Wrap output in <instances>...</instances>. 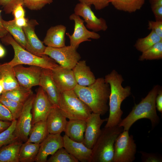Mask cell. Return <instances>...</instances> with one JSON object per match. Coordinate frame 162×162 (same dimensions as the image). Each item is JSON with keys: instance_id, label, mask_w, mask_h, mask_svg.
I'll return each instance as SVG.
<instances>
[{"instance_id": "6da1fadb", "label": "cell", "mask_w": 162, "mask_h": 162, "mask_svg": "<svg viewBox=\"0 0 162 162\" xmlns=\"http://www.w3.org/2000/svg\"><path fill=\"white\" fill-rule=\"evenodd\" d=\"M73 90L92 112L104 115L108 110L107 103L110 89L109 84L104 78L96 79L94 83L88 86L77 84Z\"/></svg>"}, {"instance_id": "7a4b0ae2", "label": "cell", "mask_w": 162, "mask_h": 162, "mask_svg": "<svg viewBox=\"0 0 162 162\" xmlns=\"http://www.w3.org/2000/svg\"><path fill=\"white\" fill-rule=\"evenodd\" d=\"M105 82L110 85V92L109 98V115L105 127L118 125L122 120L123 112L121 109L122 102L131 94L130 86L123 87L124 80L122 75L115 70L106 75Z\"/></svg>"}, {"instance_id": "3957f363", "label": "cell", "mask_w": 162, "mask_h": 162, "mask_svg": "<svg viewBox=\"0 0 162 162\" xmlns=\"http://www.w3.org/2000/svg\"><path fill=\"white\" fill-rule=\"evenodd\" d=\"M160 87L154 86L144 98L137 104H135L131 111L118 124L123 128V130L129 131L136 121L142 118H147L151 121L154 128L159 123L160 118L157 115L156 107V99Z\"/></svg>"}, {"instance_id": "277c9868", "label": "cell", "mask_w": 162, "mask_h": 162, "mask_svg": "<svg viewBox=\"0 0 162 162\" xmlns=\"http://www.w3.org/2000/svg\"><path fill=\"white\" fill-rule=\"evenodd\" d=\"M1 39L3 44L11 45L14 50V58L7 62L13 67L17 65L24 64L52 70L58 65L54 60L47 55L39 57L26 50L15 41L9 33Z\"/></svg>"}, {"instance_id": "5b68a950", "label": "cell", "mask_w": 162, "mask_h": 162, "mask_svg": "<svg viewBox=\"0 0 162 162\" xmlns=\"http://www.w3.org/2000/svg\"><path fill=\"white\" fill-rule=\"evenodd\" d=\"M123 131V128L118 125L102 129L92 149L91 162H113L115 142Z\"/></svg>"}, {"instance_id": "8992f818", "label": "cell", "mask_w": 162, "mask_h": 162, "mask_svg": "<svg viewBox=\"0 0 162 162\" xmlns=\"http://www.w3.org/2000/svg\"><path fill=\"white\" fill-rule=\"evenodd\" d=\"M58 106L63 115L69 120L86 121L92 112L73 90L61 92Z\"/></svg>"}, {"instance_id": "52a82bcc", "label": "cell", "mask_w": 162, "mask_h": 162, "mask_svg": "<svg viewBox=\"0 0 162 162\" xmlns=\"http://www.w3.org/2000/svg\"><path fill=\"white\" fill-rule=\"evenodd\" d=\"M113 162H132L135 159L136 146L132 135L123 131L117 136L114 144Z\"/></svg>"}, {"instance_id": "ba28073f", "label": "cell", "mask_w": 162, "mask_h": 162, "mask_svg": "<svg viewBox=\"0 0 162 162\" xmlns=\"http://www.w3.org/2000/svg\"><path fill=\"white\" fill-rule=\"evenodd\" d=\"M76 50L70 45L60 48L46 46L44 54L50 57L61 66L72 70L81 58Z\"/></svg>"}, {"instance_id": "9c48e42d", "label": "cell", "mask_w": 162, "mask_h": 162, "mask_svg": "<svg viewBox=\"0 0 162 162\" xmlns=\"http://www.w3.org/2000/svg\"><path fill=\"white\" fill-rule=\"evenodd\" d=\"M35 94L33 93L24 103L21 113L16 119L14 135L17 139L26 142L32 127V109Z\"/></svg>"}, {"instance_id": "30bf717a", "label": "cell", "mask_w": 162, "mask_h": 162, "mask_svg": "<svg viewBox=\"0 0 162 162\" xmlns=\"http://www.w3.org/2000/svg\"><path fill=\"white\" fill-rule=\"evenodd\" d=\"M69 19L74 21V31L71 35L68 32L66 34L70 39V45L74 48L76 49L83 42L90 41V38L98 39L100 38V34L96 32L87 29L84 25V21L80 16L73 13L69 16Z\"/></svg>"}, {"instance_id": "8fae6325", "label": "cell", "mask_w": 162, "mask_h": 162, "mask_svg": "<svg viewBox=\"0 0 162 162\" xmlns=\"http://www.w3.org/2000/svg\"><path fill=\"white\" fill-rule=\"evenodd\" d=\"M14 68L16 78L21 87L31 89L33 86H39L43 68L33 65L25 67L22 64L15 66Z\"/></svg>"}, {"instance_id": "7c38bea8", "label": "cell", "mask_w": 162, "mask_h": 162, "mask_svg": "<svg viewBox=\"0 0 162 162\" xmlns=\"http://www.w3.org/2000/svg\"><path fill=\"white\" fill-rule=\"evenodd\" d=\"M52 106L47 94L40 86L35 94L32 105V125L39 121H46Z\"/></svg>"}, {"instance_id": "4fadbf2b", "label": "cell", "mask_w": 162, "mask_h": 162, "mask_svg": "<svg viewBox=\"0 0 162 162\" xmlns=\"http://www.w3.org/2000/svg\"><path fill=\"white\" fill-rule=\"evenodd\" d=\"M74 12L75 14L83 18L86 23V28L92 31H105L108 28L105 20L97 17L89 6L80 2L75 7Z\"/></svg>"}, {"instance_id": "5bb4252c", "label": "cell", "mask_w": 162, "mask_h": 162, "mask_svg": "<svg viewBox=\"0 0 162 162\" xmlns=\"http://www.w3.org/2000/svg\"><path fill=\"white\" fill-rule=\"evenodd\" d=\"M99 114L92 112L86 120V126L83 143L88 148L92 149L101 132L100 127L107 118L102 119Z\"/></svg>"}, {"instance_id": "9a60e30c", "label": "cell", "mask_w": 162, "mask_h": 162, "mask_svg": "<svg viewBox=\"0 0 162 162\" xmlns=\"http://www.w3.org/2000/svg\"><path fill=\"white\" fill-rule=\"evenodd\" d=\"M40 144L34 161L46 162L49 155H52L59 149L64 147L63 137L60 134H49Z\"/></svg>"}, {"instance_id": "2e32d148", "label": "cell", "mask_w": 162, "mask_h": 162, "mask_svg": "<svg viewBox=\"0 0 162 162\" xmlns=\"http://www.w3.org/2000/svg\"><path fill=\"white\" fill-rule=\"evenodd\" d=\"M51 70L53 79L61 92L73 90L77 84L72 69L58 65Z\"/></svg>"}, {"instance_id": "e0dca14e", "label": "cell", "mask_w": 162, "mask_h": 162, "mask_svg": "<svg viewBox=\"0 0 162 162\" xmlns=\"http://www.w3.org/2000/svg\"><path fill=\"white\" fill-rule=\"evenodd\" d=\"M38 24L36 20H28L26 26L22 27L29 47V52L39 57L45 55L44 53L46 46L38 38L35 32V26Z\"/></svg>"}, {"instance_id": "ac0fdd59", "label": "cell", "mask_w": 162, "mask_h": 162, "mask_svg": "<svg viewBox=\"0 0 162 162\" xmlns=\"http://www.w3.org/2000/svg\"><path fill=\"white\" fill-rule=\"evenodd\" d=\"M63 140L64 148L79 161L91 162L92 149L86 147L82 142L74 141L65 135Z\"/></svg>"}, {"instance_id": "d6986e66", "label": "cell", "mask_w": 162, "mask_h": 162, "mask_svg": "<svg viewBox=\"0 0 162 162\" xmlns=\"http://www.w3.org/2000/svg\"><path fill=\"white\" fill-rule=\"evenodd\" d=\"M39 86L46 92L52 105L58 106L61 92L53 79L51 70L42 68Z\"/></svg>"}, {"instance_id": "ffe728a7", "label": "cell", "mask_w": 162, "mask_h": 162, "mask_svg": "<svg viewBox=\"0 0 162 162\" xmlns=\"http://www.w3.org/2000/svg\"><path fill=\"white\" fill-rule=\"evenodd\" d=\"M58 106H53L46 120L49 134H60L64 132L68 121Z\"/></svg>"}, {"instance_id": "44dd1931", "label": "cell", "mask_w": 162, "mask_h": 162, "mask_svg": "<svg viewBox=\"0 0 162 162\" xmlns=\"http://www.w3.org/2000/svg\"><path fill=\"white\" fill-rule=\"evenodd\" d=\"M66 28L59 25L50 27L47 31L43 43L47 46L60 48L65 45Z\"/></svg>"}, {"instance_id": "7402d4cb", "label": "cell", "mask_w": 162, "mask_h": 162, "mask_svg": "<svg viewBox=\"0 0 162 162\" xmlns=\"http://www.w3.org/2000/svg\"><path fill=\"white\" fill-rule=\"evenodd\" d=\"M72 70L77 84L80 86H89L96 80L94 74L85 60H80Z\"/></svg>"}, {"instance_id": "603a6c76", "label": "cell", "mask_w": 162, "mask_h": 162, "mask_svg": "<svg viewBox=\"0 0 162 162\" xmlns=\"http://www.w3.org/2000/svg\"><path fill=\"white\" fill-rule=\"evenodd\" d=\"M86 126V120H69L64 131L65 135L74 141L82 142Z\"/></svg>"}, {"instance_id": "cb8c5ba5", "label": "cell", "mask_w": 162, "mask_h": 162, "mask_svg": "<svg viewBox=\"0 0 162 162\" xmlns=\"http://www.w3.org/2000/svg\"><path fill=\"white\" fill-rule=\"evenodd\" d=\"M0 79L3 82L4 89L3 92L20 87L16 78L14 67L7 62L0 64Z\"/></svg>"}, {"instance_id": "d4e9b609", "label": "cell", "mask_w": 162, "mask_h": 162, "mask_svg": "<svg viewBox=\"0 0 162 162\" xmlns=\"http://www.w3.org/2000/svg\"><path fill=\"white\" fill-rule=\"evenodd\" d=\"M23 142L16 139L0 149V162H19V153Z\"/></svg>"}, {"instance_id": "484cf974", "label": "cell", "mask_w": 162, "mask_h": 162, "mask_svg": "<svg viewBox=\"0 0 162 162\" xmlns=\"http://www.w3.org/2000/svg\"><path fill=\"white\" fill-rule=\"evenodd\" d=\"M1 21L4 28L13 37L15 41L22 47L29 52V47L22 27L17 26L14 19L5 21L1 17Z\"/></svg>"}, {"instance_id": "4316f807", "label": "cell", "mask_w": 162, "mask_h": 162, "mask_svg": "<svg viewBox=\"0 0 162 162\" xmlns=\"http://www.w3.org/2000/svg\"><path fill=\"white\" fill-rule=\"evenodd\" d=\"M49 134L46 121L37 122L32 125L26 142L40 144Z\"/></svg>"}, {"instance_id": "83f0119b", "label": "cell", "mask_w": 162, "mask_h": 162, "mask_svg": "<svg viewBox=\"0 0 162 162\" xmlns=\"http://www.w3.org/2000/svg\"><path fill=\"white\" fill-rule=\"evenodd\" d=\"M145 0H109V2L117 10L130 13L140 9Z\"/></svg>"}, {"instance_id": "f1b7e54d", "label": "cell", "mask_w": 162, "mask_h": 162, "mask_svg": "<svg viewBox=\"0 0 162 162\" xmlns=\"http://www.w3.org/2000/svg\"><path fill=\"white\" fill-rule=\"evenodd\" d=\"M40 144L32 142L22 143L19 153V161L33 162L38 153Z\"/></svg>"}, {"instance_id": "f546056e", "label": "cell", "mask_w": 162, "mask_h": 162, "mask_svg": "<svg viewBox=\"0 0 162 162\" xmlns=\"http://www.w3.org/2000/svg\"><path fill=\"white\" fill-rule=\"evenodd\" d=\"M33 93L31 89L19 88L3 92L1 95L9 99L24 104Z\"/></svg>"}, {"instance_id": "4dcf8cb0", "label": "cell", "mask_w": 162, "mask_h": 162, "mask_svg": "<svg viewBox=\"0 0 162 162\" xmlns=\"http://www.w3.org/2000/svg\"><path fill=\"white\" fill-rule=\"evenodd\" d=\"M161 40L162 38L152 30L146 37L138 39L134 46L137 50L142 52Z\"/></svg>"}, {"instance_id": "1f68e13d", "label": "cell", "mask_w": 162, "mask_h": 162, "mask_svg": "<svg viewBox=\"0 0 162 162\" xmlns=\"http://www.w3.org/2000/svg\"><path fill=\"white\" fill-rule=\"evenodd\" d=\"M162 58V40L155 44L147 50L142 52L139 60L161 59Z\"/></svg>"}, {"instance_id": "d6a6232c", "label": "cell", "mask_w": 162, "mask_h": 162, "mask_svg": "<svg viewBox=\"0 0 162 162\" xmlns=\"http://www.w3.org/2000/svg\"><path fill=\"white\" fill-rule=\"evenodd\" d=\"M0 101L10 112L14 120H16L19 116L24 104L7 99L0 95Z\"/></svg>"}, {"instance_id": "836d02e7", "label": "cell", "mask_w": 162, "mask_h": 162, "mask_svg": "<svg viewBox=\"0 0 162 162\" xmlns=\"http://www.w3.org/2000/svg\"><path fill=\"white\" fill-rule=\"evenodd\" d=\"M47 162H78L64 147L59 149L47 160Z\"/></svg>"}, {"instance_id": "e575fe53", "label": "cell", "mask_w": 162, "mask_h": 162, "mask_svg": "<svg viewBox=\"0 0 162 162\" xmlns=\"http://www.w3.org/2000/svg\"><path fill=\"white\" fill-rule=\"evenodd\" d=\"M16 120H14L11 124L7 129L0 133V149L17 139L14 134Z\"/></svg>"}, {"instance_id": "d590c367", "label": "cell", "mask_w": 162, "mask_h": 162, "mask_svg": "<svg viewBox=\"0 0 162 162\" xmlns=\"http://www.w3.org/2000/svg\"><path fill=\"white\" fill-rule=\"evenodd\" d=\"M53 0H23L24 6L32 10H38L46 5L52 3Z\"/></svg>"}, {"instance_id": "8d00e7d4", "label": "cell", "mask_w": 162, "mask_h": 162, "mask_svg": "<svg viewBox=\"0 0 162 162\" xmlns=\"http://www.w3.org/2000/svg\"><path fill=\"white\" fill-rule=\"evenodd\" d=\"M24 5L23 0H0V6L6 14L12 13L15 7L19 4Z\"/></svg>"}, {"instance_id": "74e56055", "label": "cell", "mask_w": 162, "mask_h": 162, "mask_svg": "<svg viewBox=\"0 0 162 162\" xmlns=\"http://www.w3.org/2000/svg\"><path fill=\"white\" fill-rule=\"evenodd\" d=\"M80 2L84 3L91 7L93 5L95 9H103L108 6L109 4V0H78Z\"/></svg>"}, {"instance_id": "f35d334b", "label": "cell", "mask_w": 162, "mask_h": 162, "mask_svg": "<svg viewBox=\"0 0 162 162\" xmlns=\"http://www.w3.org/2000/svg\"><path fill=\"white\" fill-rule=\"evenodd\" d=\"M140 153L141 155V158L142 162H161L162 158L161 156L156 154L148 153L141 151Z\"/></svg>"}, {"instance_id": "ab89813d", "label": "cell", "mask_w": 162, "mask_h": 162, "mask_svg": "<svg viewBox=\"0 0 162 162\" xmlns=\"http://www.w3.org/2000/svg\"><path fill=\"white\" fill-rule=\"evenodd\" d=\"M148 28L154 31L160 38H162V21H148Z\"/></svg>"}, {"instance_id": "60d3db41", "label": "cell", "mask_w": 162, "mask_h": 162, "mask_svg": "<svg viewBox=\"0 0 162 162\" xmlns=\"http://www.w3.org/2000/svg\"><path fill=\"white\" fill-rule=\"evenodd\" d=\"M0 120L10 122L14 120L10 111L0 101Z\"/></svg>"}, {"instance_id": "b9f144b4", "label": "cell", "mask_w": 162, "mask_h": 162, "mask_svg": "<svg viewBox=\"0 0 162 162\" xmlns=\"http://www.w3.org/2000/svg\"><path fill=\"white\" fill-rule=\"evenodd\" d=\"M22 4L17 5L13 9L12 13L14 17V19L25 17V10Z\"/></svg>"}, {"instance_id": "7bdbcfd3", "label": "cell", "mask_w": 162, "mask_h": 162, "mask_svg": "<svg viewBox=\"0 0 162 162\" xmlns=\"http://www.w3.org/2000/svg\"><path fill=\"white\" fill-rule=\"evenodd\" d=\"M156 107L157 109L162 113V90L160 88L159 89L156 99Z\"/></svg>"}, {"instance_id": "ee69618b", "label": "cell", "mask_w": 162, "mask_h": 162, "mask_svg": "<svg viewBox=\"0 0 162 162\" xmlns=\"http://www.w3.org/2000/svg\"><path fill=\"white\" fill-rule=\"evenodd\" d=\"M152 11L162 9V0H149Z\"/></svg>"}, {"instance_id": "f6af8a7d", "label": "cell", "mask_w": 162, "mask_h": 162, "mask_svg": "<svg viewBox=\"0 0 162 162\" xmlns=\"http://www.w3.org/2000/svg\"><path fill=\"white\" fill-rule=\"evenodd\" d=\"M14 19L16 24L18 26L22 28L27 26L28 20L27 18H26L25 17Z\"/></svg>"}, {"instance_id": "bcb514c9", "label": "cell", "mask_w": 162, "mask_h": 162, "mask_svg": "<svg viewBox=\"0 0 162 162\" xmlns=\"http://www.w3.org/2000/svg\"><path fill=\"white\" fill-rule=\"evenodd\" d=\"M11 123V122L0 120V133L8 128Z\"/></svg>"}, {"instance_id": "7dc6e473", "label": "cell", "mask_w": 162, "mask_h": 162, "mask_svg": "<svg viewBox=\"0 0 162 162\" xmlns=\"http://www.w3.org/2000/svg\"><path fill=\"white\" fill-rule=\"evenodd\" d=\"M2 10H0V38L6 36L8 33V31L4 28L1 21V14Z\"/></svg>"}, {"instance_id": "c3c4849f", "label": "cell", "mask_w": 162, "mask_h": 162, "mask_svg": "<svg viewBox=\"0 0 162 162\" xmlns=\"http://www.w3.org/2000/svg\"><path fill=\"white\" fill-rule=\"evenodd\" d=\"M6 51L4 47L0 44V58H2L5 56Z\"/></svg>"}, {"instance_id": "681fc988", "label": "cell", "mask_w": 162, "mask_h": 162, "mask_svg": "<svg viewBox=\"0 0 162 162\" xmlns=\"http://www.w3.org/2000/svg\"><path fill=\"white\" fill-rule=\"evenodd\" d=\"M4 86L3 80L0 79V95L4 91Z\"/></svg>"}]
</instances>
